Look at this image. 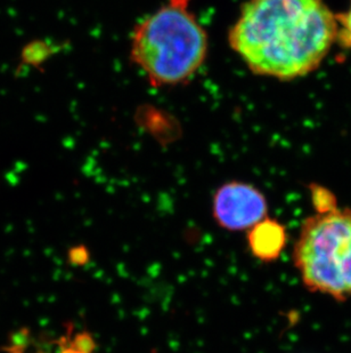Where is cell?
I'll return each mask as SVG.
<instances>
[{"label": "cell", "mask_w": 351, "mask_h": 353, "mask_svg": "<svg viewBox=\"0 0 351 353\" xmlns=\"http://www.w3.org/2000/svg\"><path fill=\"white\" fill-rule=\"evenodd\" d=\"M338 31L324 0H248L228 41L253 74L292 80L317 70Z\"/></svg>", "instance_id": "1"}, {"label": "cell", "mask_w": 351, "mask_h": 353, "mask_svg": "<svg viewBox=\"0 0 351 353\" xmlns=\"http://www.w3.org/2000/svg\"><path fill=\"white\" fill-rule=\"evenodd\" d=\"M191 1L168 0L134 29L130 60L153 87L187 83L206 62L208 34Z\"/></svg>", "instance_id": "2"}, {"label": "cell", "mask_w": 351, "mask_h": 353, "mask_svg": "<svg viewBox=\"0 0 351 353\" xmlns=\"http://www.w3.org/2000/svg\"><path fill=\"white\" fill-rule=\"evenodd\" d=\"M293 261L312 293L338 302L350 299V208L337 206L307 217L295 243Z\"/></svg>", "instance_id": "3"}, {"label": "cell", "mask_w": 351, "mask_h": 353, "mask_svg": "<svg viewBox=\"0 0 351 353\" xmlns=\"http://www.w3.org/2000/svg\"><path fill=\"white\" fill-rule=\"evenodd\" d=\"M267 213L266 196L251 184L233 181L222 184L213 196L212 214L219 227L226 230H250Z\"/></svg>", "instance_id": "4"}, {"label": "cell", "mask_w": 351, "mask_h": 353, "mask_svg": "<svg viewBox=\"0 0 351 353\" xmlns=\"http://www.w3.org/2000/svg\"><path fill=\"white\" fill-rule=\"evenodd\" d=\"M288 243V234L279 221L266 217L248 230V243L252 255L262 262H274Z\"/></svg>", "instance_id": "5"}, {"label": "cell", "mask_w": 351, "mask_h": 353, "mask_svg": "<svg viewBox=\"0 0 351 353\" xmlns=\"http://www.w3.org/2000/svg\"><path fill=\"white\" fill-rule=\"evenodd\" d=\"M338 20V43L347 50H351V0L348 10L345 13L337 15Z\"/></svg>", "instance_id": "6"}, {"label": "cell", "mask_w": 351, "mask_h": 353, "mask_svg": "<svg viewBox=\"0 0 351 353\" xmlns=\"http://www.w3.org/2000/svg\"><path fill=\"white\" fill-rule=\"evenodd\" d=\"M312 203L315 206L316 212H325L337 207V201L330 191L324 190L321 187L312 185Z\"/></svg>", "instance_id": "7"}, {"label": "cell", "mask_w": 351, "mask_h": 353, "mask_svg": "<svg viewBox=\"0 0 351 353\" xmlns=\"http://www.w3.org/2000/svg\"><path fill=\"white\" fill-rule=\"evenodd\" d=\"M70 347L79 352L93 353L96 350V342L94 340L92 334L83 332V333L76 334L74 339L71 341Z\"/></svg>", "instance_id": "8"}, {"label": "cell", "mask_w": 351, "mask_h": 353, "mask_svg": "<svg viewBox=\"0 0 351 353\" xmlns=\"http://www.w3.org/2000/svg\"><path fill=\"white\" fill-rule=\"evenodd\" d=\"M60 353H83V352H79V351H76V349H73V347H65V349H63V350L61 351Z\"/></svg>", "instance_id": "9"}]
</instances>
